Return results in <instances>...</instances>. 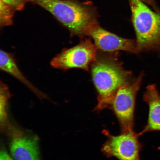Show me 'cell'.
<instances>
[{
  "label": "cell",
  "mask_w": 160,
  "mask_h": 160,
  "mask_svg": "<svg viewBox=\"0 0 160 160\" xmlns=\"http://www.w3.org/2000/svg\"><path fill=\"white\" fill-rule=\"evenodd\" d=\"M91 73L98 93L96 111L108 108L118 90L130 82L131 76L116 58L98 55L91 65Z\"/></svg>",
  "instance_id": "6da1fadb"
},
{
  "label": "cell",
  "mask_w": 160,
  "mask_h": 160,
  "mask_svg": "<svg viewBox=\"0 0 160 160\" xmlns=\"http://www.w3.org/2000/svg\"><path fill=\"white\" fill-rule=\"evenodd\" d=\"M44 9L69 30L72 36L85 37L89 28L97 22L89 8L75 0H31Z\"/></svg>",
  "instance_id": "7a4b0ae2"
},
{
  "label": "cell",
  "mask_w": 160,
  "mask_h": 160,
  "mask_svg": "<svg viewBox=\"0 0 160 160\" xmlns=\"http://www.w3.org/2000/svg\"><path fill=\"white\" fill-rule=\"evenodd\" d=\"M129 2L139 52H154L160 58V9L153 11L142 0Z\"/></svg>",
  "instance_id": "3957f363"
},
{
  "label": "cell",
  "mask_w": 160,
  "mask_h": 160,
  "mask_svg": "<svg viewBox=\"0 0 160 160\" xmlns=\"http://www.w3.org/2000/svg\"><path fill=\"white\" fill-rule=\"evenodd\" d=\"M143 76L142 72L133 81L121 86L108 108L118 120L122 132L133 130L136 98Z\"/></svg>",
  "instance_id": "277c9868"
},
{
  "label": "cell",
  "mask_w": 160,
  "mask_h": 160,
  "mask_svg": "<svg viewBox=\"0 0 160 160\" xmlns=\"http://www.w3.org/2000/svg\"><path fill=\"white\" fill-rule=\"evenodd\" d=\"M97 50L91 40L85 39L58 54L51 60V65L54 68L63 71L79 69L88 71L89 66L97 59Z\"/></svg>",
  "instance_id": "5b68a950"
},
{
  "label": "cell",
  "mask_w": 160,
  "mask_h": 160,
  "mask_svg": "<svg viewBox=\"0 0 160 160\" xmlns=\"http://www.w3.org/2000/svg\"><path fill=\"white\" fill-rule=\"evenodd\" d=\"M108 137L102 148L107 157H114L119 160H140V152L142 145L139 141V133L134 130L122 132L114 136L104 131Z\"/></svg>",
  "instance_id": "8992f818"
},
{
  "label": "cell",
  "mask_w": 160,
  "mask_h": 160,
  "mask_svg": "<svg viewBox=\"0 0 160 160\" xmlns=\"http://www.w3.org/2000/svg\"><path fill=\"white\" fill-rule=\"evenodd\" d=\"M86 36L93 40L98 49L104 52H113L123 51L139 53L136 40L124 38L110 32L100 27L97 22L88 30Z\"/></svg>",
  "instance_id": "52a82bcc"
},
{
  "label": "cell",
  "mask_w": 160,
  "mask_h": 160,
  "mask_svg": "<svg viewBox=\"0 0 160 160\" xmlns=\"http://www.w3.org/2000/svg\"><path fill=\"white\" fill-rule=\"evenodd\" d=\"M14 133L10 145L14 160H41L38 144L35 137L20 132Z\"/></svg>",
  "instance_id": "ba28073f"
},
{
  "label": "cell",
  "mask_w": 160,
  "mask_h": 160,
  "mask_svg": "<svg viewBox=\"0 0 160 160\" xmlns=\"http://www.w3.org/2000/svg\"><path fill=\"white\" fill-rule=\"evenodd\" d=\"M143 99L148 106L149 115L147 124L140 135L149 132H160V94L157 85L147 86Z\"/></svg>",
  "instance_id": "9c48e42d"
},
{
  "label": "cell",
  "mask_w": 160,
  "mask_h": 160,
  "mask_svg": "<svg viewBox=\"0 0 160 160\" xmlns=\"http://www.w3.org/2000/svg\"><path fill=\"white\" fill-rule=\"evenodd\" d=\"M0 68L18 80L38 97L41 98H47L45 94L33 85L22 73L13 55L2 50H1L0 52Z\"/></svg>",
  "instance_id": "30bf717a"
},
{
  "label": "cell",
  "mask_w": 160,
  "mask_h": 160,
  "mask_svg": "<svg viewBox=\"0 0 160 160\" xmlns=\"http://www.w3.org/2000/svg\"><path fill=\"white\" fill-rule=\"evenodd\" d=\"M15 11L11 6L0 0V27L1 28L12 24Z\"/></svg>",
  "instance_id": "8fae6325"
},
{
  "label": "cell",
  "mask_w": 160,
  "mask_h": 160,
  "mask_svg": "<svg viewBox=\"0 0 160 160\" xmlns=\"http://www.w3.org/2000/svg\"><path fill=\"white\" fill-rule=\"evenodd\" d=\"M8 87L1 81L0 85V119L1 123L5 122L7 117V107L10 97Z\"/></svg>",
  "instance_id": "7c38bea8"
},
{
  "label": "cell",
  "mask_w": 160,
  "mask_h": 160,
  "mask_svg": "<svg viewBox=\"0 0 160 160\" xmlns=\"http://www.w3.org/2000/svg\"><path fill=\"white\" fill-rule=\"evenodd\" d=\"M11 6L16 11H21L24 8L26 4L31 0H1Z\"/></svg>",
  "instance_id": "4fadbf2b"
},
{
  "label": "cell",
  "mask_w": 160,
  "mask_h": 160,
  "mask_svg": "<svg viewBox=\"0 0 160 160\" xmlns=\"http://www.w3.org/2000/svg\"><path fill=\"white\" fill-rule=\"evenodd\" d=\"M0 160H14L7 152L4 149H2L0 153Z\"/></svg>",
  "instance_id": "5bb4252c"
},
{
  "label": "cell",
  "mask_w": 160,
  "mask_h": 160,
  "mask_svg": "<svg viewBox=\"0 0 160 160\" xmlns=\"http://www.w3.org/2000/svg\"><path fill=\"white\" fill-rule=\"evenodd\" d=\"M142 1L144 2L145 3H147L148 4L151 5L154 9L157 7L154 0H142Z\"/></svg>",
  "instance_id": "9a60e30c"
}]
</instances>
